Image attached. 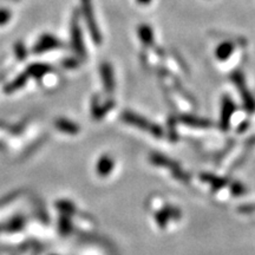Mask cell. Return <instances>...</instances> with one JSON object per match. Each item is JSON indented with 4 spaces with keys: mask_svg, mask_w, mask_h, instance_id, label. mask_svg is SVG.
I'll return each mask as SVG.
<instances>
[{
    "mask_svg": "<svg viewBox=\"0 0 255 255\" xmlns=\"http://www.w3.org/2000/svg\"><path fill=\"white\" fill-rule=\"evenodd\" d=\"M79 11H73L71 20H70V38H71V47L75 51L79 59L87 57V47H85L84 39H83V33L81 25H79Z\"/></svg>",
    "mask_w": 255,
    "mask_h": 255,
    "instance_id": "obj_1",
    "label": "cell"
},
{
    "mask_svg": "<svg viewBox=\"0 0 255 255\" xmlns=\"http://www.w3.org/2000/svg\"><path fill=\"white\" fill-rule=\"evenodd\" d=\"M81 11L83 17H84L85 24H87L88 31L90 33L92 41L97 44V45H100L103 37H102L100 26H98L97 20H96L94 6H92L91 0H81Z\"/></svg>",
    "mask_w": 255,
    "mask_h": 255,
    "instance_id": "obj_2",
    "label": "cell"
},
{
    "mask_svg": "<svg viewBox=\"0 0 255 255\" xmlns=\"http://www.w3.org/2000/svg\"><path fill=\"white\" fill-rule=\"evenodd\" d=\"M122 119L126 121L127 123L132 124V126L139 128V129L145 130V131H148L149 133H151V135H154L156 137H161L163 135V131H162V129L158 126H156V124L152 122H149L148 120L144 119V117L138 116V115L131 113V111H126V113H123Z\"/></svg>",
    "mask_w": 255,
    "mask_h": 255,
    "instance_id": "obj_3",
    "label": "cell"
},
{
    "mask_svg": "<svg viewBox=\"0 0 255 255\" xmlns=\"http://www.w3.org/2000/svg\"><path fill=\"white\" fill-rule=\"evenodd\" d=\"M65 46L62 40L58 37L53 36L50 33H44L38 38L33 47H32V52L33 53H44L49 52V51L59 50Z\"/></svg>",
    "mask_w": 255,
    "mask_h": 255,
    "instance_id": "obj_4",
    "label": "cell"
},
{
    "mask_svg": "<svg viewBox=\"0 0 255 255\" xmlns=\"http://www.w3.org/2000/svg\"><path fill=\"white\" fill-rule=\"evenodd\" d=\"M232 81L234 82V84L237 85V88L239 89L241 94V98L244 101L245 107L246 109L250 111V113H254L255 111V100L253 96L251 95V92L248 91V89L246 87V82H245V77L241 72H234L232 75Z\"/></svg>",
    "mask_w": 255,
    "mask_h": 255,
    "instance_id": "obj_5",
    "label": "cell"
},
{
    "mask_svg": "<svg viewBox=\"0 0 255 255\" xmlns=\"http://www.w3.org/2000/svg\"><path fill=\"white\" fill-rule=\"evenodd\" d=\"M100 71L105 91H107L108 94H111V92L115 90V77L113 66H111L110 63H102Z\"/></svg>",
    "mask_w": 255,
    "mask_h": 255,
    "instance_id": "obj_6",
    "label": "cell"
},
{
    "mask_svg": "<svg viewBox=\"0 0 255 255\" xmlns=\"http://www.w3.org/2000/svg\"><path fill=\"white\" fill-rule=\"evenodd\" d=\"M235 110V104L232 101L231 97L225 96L222 100V110H221V128L223 130L228 129L229 127V121L233 113Z\"/></svg>",
    "mask_w": 255,
    "mask_h": 255,
    "instance_id": "obj_7",
    "label": "cell"
},
{
    "mask_svg": "<svg viewBox=\"0 0 255 255\" xmlns=\"http://www.w3.org/2000/svg\"><path fill=\"white\" fill-rule=\"evenodd\" d=\"M52 71V66L50 64H45V63H34L32 65L28 66L26 69V72L28 75V77H33L36 79H41L46 73H49Z\"/></svg>",
    "mask_w": 255,
    "mask_h": 255,
    "instance_id": "obj_8",
    "label": "cell"
},
{
    "mask_svg": "<svg viewBox=\"0 0 255 255\" xmlns=\"http://www.w3.org/2000/svg\"><path fill=\"white\" fill-rule=\"evenodd\" d=\"M181 216V212L176 208H169L167 207L164 210H162V212H158L157 214H156V222L158 223V226L161 228H164L165 226H167L168 221L170 219H178Z\"/></svg>",
    "mask_w": 255,
    "mask_h": 255,
    "instance_id": "obj_9",
    "label": "cell"
},
{
    "mask_svg": "<svg viewBox=\"0 0 255 255\" xmlns=\"http://www.w3.org/2000/svg\"><path fill=\"white\" fill-rule=\"evenodd\" d=\"M137 33H138V38L143 43V45L151 46L154 44V31H152V28L149 25H139Z\"/></svg>",
    "mask_w": 255,
    "mask_h": 255,
    "instance_id": "obj_10",
    "label": "cell"
},
{
    "mask_svg": "<svg viewBox=\"0 0 255 255\" xmlns=\"http://www.w3.org/2000/svg\"><path fill=\"white\" fill-rule=\"evenodd\" d=\"M233 51H234V44L231 41H223L216 47L215 56L219 60H227L232 56Z\"/></svg>",
    "mask_w": 255,
    "mask_h": 255,
    "instance_id": "obj_11",
    "label": "cell"
},
{
    "mask_svg": "<svg viewBox=\"0 0 255 255\" xmlns=\"http://www.w3.org/2000/svg\"><path fill=\"white\" fill-rule=\"evenodd\" d=\"M114 165L115 162L113 161V158L109 157V156H103L97 164L98 174H100L101 176H107V175H109L111 173Z\"/></svg>",
    "mask_w": 255,
    "mask_h": 255,
    "instance_id": "obj_12",
    "label": "cell"
},
{
    "mask_svg": "<svg viewBox=\"0 0 255 255\" xmlns=\"http://www.w3.org/2000/svg\"><path fill=\"white\" fill-rule=\"evenodd\" d=\"M28 78H30V77H28V75H27L26 72L21 73V75L18 76V77L15 78L13 82L9 83L8 85H6L5 91H6V92H13V91H15V90H18V89L23 88L24 85L26 84V82H27Z\"/></svg>",
    "mask_w": 255,
    "mask_h": 255,
    "instance_id": "obj_13",
    "label": "cell"
},
{
    "mask_svg": "<svg viewBox=\"0 0 255 255\" xmlns=\"http://www.w3.org/2000/svg\"><path fill=\"white\" fill-rule=\"evenodd\" d=\"M181 121H182L184 124H188V126H191V127L203 128V127L210 126V122H208V121L199 119V117H195V116H189V115L181 116Z\"/></svg>",
    "mask_w": 255,
    "mask_h": 255,
    "instance_id": "obj_14",
    "label": "cell"
},
{
    "mask_svg": "<svg viewBox=\"0 0 255 255\" xmlns=\"http://www.w3.org/2000/svg\"><path fill=\"white\" fill-rule=\"evenodd\" d=\"M201 177H202V180L205 181V182H208L210 186L214 188V189H220V188H222L226 184L225 180H222V178L220 177H216L212 174H202L201 175Z\"/></svg>",
    "mask_w": 255,
    "mask_h": 255,
    "instance_id": "obj_15",
    "label": "cell"
},
{
    "mask_svg": "<svg viewBox=\"0 0 255 255\" xmlns=\"http://www.w3.org/2000/svg\"><path fill=\"white\" fill-rule=\"evenodd\" d=\"M56 126L58 127L60 130H63V131H66L70 133H77L78 131V127L76 126V124H73L72 122H69V121H65V120L57 121Z\"/></svg>",
    "mask_w": 255,
    "mask_h": 255,
    "instance_id": "obj_16",
    "label": "cell"
},
{
    "mask_svg": "<svg viewBox=\"0 0 255 255\" xmlns=\"http://www.w3.org/2000/svg\"><path fill=\"white\" fill-rule=\"evenodd\" d=\"M14 53H15V57H17L18 60H20V62H23V60L26 59L27 50H26V46L24 45L23 41H18V43H15Z\"/></svg>",
    "mask_w": 255,
    "mask_h": 255,
    "instance_id": "obj_17",
    "label": "cell"
},
{
    "mask_svg": "<svg viewBox=\"0 0 255 255\" xmlns=\"http://www.w3.org/2000/svg\"><path fill=\"white\" fill-rule=\"evenodd\" d=\"M12 18V12L7 8H0V26L7 24Z\"/></svg>",
    "mask_w": 255,
    "mask_h": 255,
    "instance_id": "obj_18",
    "label": "cell"
},
{
    "mask_svg": "<svg viewBox=\"0 0 255 255\" xmlns=\"http://www.w3.org/2000/svg\"><path fill=\"white\" fill-rule=\"evenodd\" d=\"M62 64H63L64 68H68V69L77 68V66L79 65V58L78 57H70V58L64 59Z\"/></svg>",
    "mask_w": 255,
    "mask_h": 255,
    "instance_id": "obj_19",
    "label": "cell"
},
{
    "mask_svg": "<svg viewBox=\"0 0 255 255\" xmlns=\"http://www.w3.org/2000/svg\"><path fill=\"white\" fill-rule=\"evenodd\" d=\"M232 191H233V194H234V195H240V194H242L245 191V188L242 187L240 183L237 182V183L233 184Z\"/></svg>",
    "mask_w": 255,
    "mask_h": 255,
    "instance_id": "obj_20",
    "label": "cell"
},
{
    "mask_svg": "<svg viewBox=\"0 0 255 255\" xmlns=\"http://www.w3.org/2000/svg\"><path fill=\"white\" fill-rule=\"evenodd\" d=\"M136 1L138 2L139 5H148V4H150L151 0H136Z\"/></svg>",
    "mask_w": 255,
    "mask_h": 255,
    "instance_id": "obj_21",
    "label": "cell"
},
{
    "mask_svg": "<svg viewBox=\"0 0 255 255\" xmlns=\"http://www.w3.org/2000/svg\"><path fill=\"white\" fill-rule=\"evenodd\" d=\"M12 1H19V0H12Z\"/></svg>",
    "mask_w": 255,
    "mask_h": 255,
    "instance_id": "obj_22",
    "label": "cell"
}]
</instances>
